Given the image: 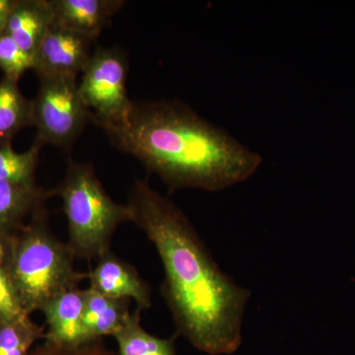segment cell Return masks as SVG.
Returning a JSON list of instances; mask_svg holds the SVG:
<instances>
[{"instance_id": "52a82bcc", "label": "cell", "mask_w": 355, "mask_h": 355, "mask_svg": "<svg viewBox=\"0 0 355 355\" xmlns=\"http://www.w3.org/2000/svg\"><path fill=\"white\" fill-rule=\"evenodd\" d=\"M94 40L62 26H51L35 53L34 70L41 77H76L90 60Z\"/></svg>"}, {"instance_id": "9a60e30c", "label": "cell", "mask_w": 355, "mask_h": 355, "mask_svg": "<svg viewBox=\"0 0 355 355\" xmlns=\"http://www.w3.org/2000/svg\"><path fill=\"white\" fill-rule=\"evenodd\" d=\"M33 125V100L27 99L18 81L0 79V144H12L23 128Z\"/></svg>"}, {"instance_id": "8fae6325", "label": "cell", "mask_w": 355, "mask_h": 355, "mask_svg": "<svg viewBox=\"0 0 355 355\" xmlns=\"http://www.w3.org/2000/svg\"><path fill=\"white\" fill-rule=\"evenodd\" d=\"M53 23L50 0H17L7 18L3 34L35 55Z\"/></svg>"}, {"instance_id": "ffe728a7", "label": "cell", "mask_w": 355, "mask_h": 355, "mask_svg": "<svg viewBox=\"0 0 355 355\" xmlns=\"http://www.w3.org/2000/svg\"><path fill=\"white\" fill-rule=\"evenodd\" d=\"M29 355H114L102 340L86 343L78 347H64L44 342L33 349Z\"/></svg>"}, {"instance_id": "7c38bea8", "label": "cell", "mask_w": 355, "mask_h": 355, "mask_svg": "<svg viewBox=\"0 0 355 355\" xmlns=\"http://www.w3.org/2000/svg\"><path fill=\"white\" fill-rule=\"evenodd\" d=\"M132 300L110 297L92 287L84 288L83 327L87 343L116 333L130 316Z\"/></svg>"}, {"instance_id": "603a6c76", "label": "cell", "mask_w": 355, "mask_h": 355, "mask_svg": "<svg viewBox=\"0 0 355 355\" xmlns=\"http://www.w3.org/2000/svg\"><path fill=\"white\" fill-rule=\"evenodd\" d=\"M3 30H4V27L3 26H2L1 24H0V35L2 34V33H3Z\"/></svg>"}, {"instance_id": "7402d4cb", "label": "cell", "mask_w": 355, "mask_h": 355, "mask_svg": "<svg viewBox=\"0 0 355 355\" xmlns=\"http://www.w3.org/2000/svg\"><path fill=\"white\" fill-rule=\"evenodd\" d=\"M17 0H0V24L6 26L7 18L10 15Z\"/></svg>"}, {"instance_id": "e0dca14e", "label": "cell", "mask_w": 355, "mask_h": 355, "mask_svg": "<svg viewBox=\"0 0 355 355\" xmlns=\"http://www.w3.org/2000/svg\"><path fill=\"white\" fill-rule=\"evenodd\" d=\"M41 146L34 142L25 153L14 150L12 144H0V181L22 186H36L35 172Z\"/></svg>"}, {"instance_id": "5bb4252c", "label": "cell", "mask_w": 355, "mask_h": 355, "mask_svg": "<svg viewBox=\"0 0 355 355\" xmlns=\"http://www.w3.org/2000/svg\"><path fill=\"white\" fill-rule=\"evenodd\" d=\"M141 312L137 308L113 336L119 355H177V334L167 338L151 335L142 326Z\"/></svg>"}, {"instance_id": "6da1fadb", "label": "cell", "mask_w": 355, "mask_h": 355, "mask_svg": "<svg viewBox=\"0 0 355 355\" xmlns=\"http://www.w3.org/2000/svg\"><path fill=\"white\" fill-rule=\"evenodd\" d=\"M132 221L153 243L162 263L161 294L178 336L209 355L241 347L251 291L221 270L190 219L169 198L137 180L128 195Z\"/></svg>"}, {"instance_id": "ba28073f", "label": "cell", "mask_w": 355, "mask_h": 355, "mask_svg": "<svg viewBox=\"0 0 355 355\" xmlns=\"http://www.w3.org/2000/svg\"><path fill=\"white\" fill-rule=\"evenodd\" d=\"M89 286L110 297L130 299L140 310L153 307V291L141 275L128 261L109 251L96 261L87 272Z\"/></svg>"}, {"instance_id": "30bf717a", "label": "cell", "mask_w": 355, "mask_h": 355, "mask_svg": "<svg viewBox=\"0 0 355 355\" xmlns=\"http://www.w3.org/2000/svg\"><path fill=\"white\" fill-rule=\"evenodd\" d=\"M53 24L95 40L112 17L125 4L123 0H50Z\"/></svg>"}, {"instance_id": "5b68a950", "label": "cell", "mask_w": 355, "mask_h": 355, "mask_svg": "<svg viewBox=\"0 0 355 355\" xmlns=\"http://www.w3.org/2000/svg\"><path fill=\"white\" fill-rule=\"evenodd\" d=\"M38 94L33 99L35 142L43 146L69 148L91 123L76 77H41Z\"/></svg>"}, {"instance_id": "44dd1931", "label": "cell", "mask_w": 355, "mask_h": 355, "mask_svg": "<svg viewBox=\"0 0 355 355\" xmlns=\"http://www.w3.org/2000/svg\"><path fill=\"white\" fill-rule=\"evenodd\" d=\"M15 234L16 232L10 233L0 231V266H6L7 261H8Z\"/></svg>"}, {"instance_id": "4fadbf2b", "label": "cell", "mask_w": 355, "mask_h": 355, "mask_svg": "<svg viewBox=\"0 0 355 355\" xmlns=\"http://www.w3.org/2000/svg\"><path fill=\"white\" fill-rule=\"evenodd\" d=\"M53 196L37 186H22L0 181V231L15 233L24 226L26 217L32 216Z\"/></svg>"}, {"instance_id": "3957f363", "label": "cell", "mask_w": 355, "mask_h": 355, "mask_svg": "<svg viewBox=\"0 0 355 355\" xmlns=\"http://www.w3.org/2000/svg\"><path fill=\"white\" fill-rule=\"evenodd\" d=\"M67 243L51 232L42 207L14 236L6 266L21 306L27 314L41 311L53 299L77 288L87 272H78Z\"/></svg>"}, {"instance_id": "9c48e42d", "label": "cell", "mask_w": 355, "mask_h": 355, "mask_svg": "<svg viewBox=\"0 0 355 355\" xmlns=\"http://www.w3.org/2000/svg\"><path fill=\"white\" fill-rule=\"evenodd\" d=\"M46 321L44 342L64 347L86 345L83 327L84 289L64 292L41 310Z\"/></svg>"}, {"instance_id": "7a4b0ae2", "label": "cell", "mask_w": 355, "mask_h": 355, "mask_svg": "<svg viewBox=\"0 0 355 355\" xmlns=\"http://www.w3.org/2000/svg\"><path fill=\"white\" fill-rule=\"evenodd\" d=\"M99 128L170 193L224 191L246 182L263 163L260 154L177 99L132 101L125 118Z\"/></svg>"}, {"instance_id": "d6986e66", "label": "cell", "mask_w": 355, "mask_h": 355, "mask_svg": "<svg viewBox=\"0 0 355 355\" xmlns=\"http://www.w3.org/2000/svg\"><path fill=\"white\" fill-rule=\"evenodd\" d=\"M29 315L23 309L6 268L0 266V320L17 319Z\"/></svg>"}, {"instance_id": "2e32d148", "label": "cell", "mask_w": 355, "mask_h": 355, "mask_svg": "<svg viewBox=\"0 0 355 355\" xmlns=\"http://www.w3.org/2000/svg\"><path fill=\"white\" fill-rule=\"evenodd\" d=\"M46 328L32 321L30 315L0 320V355H29L33 345L44 340Z\"/></svg>"}, {"instance_id": "277c9868", "label": "cell", "mask_w": 355, "mask_h": 355, "mask_svg": "<svg viewBox=\"0 0 355 355\" xmlns=\"http://www.w3.org/2000/svg\"><path fill=\"white\" fill-rule=\"evenodd\" d=\"M53 193L62 198L69 227L67 244L76 260L97 261L111 251L119 226L132 221L128 205L110 197L87 163L69 160L64 179Z\"/></svg>"}, {"instance_id": "ac0fdd59", "label": "cell", "mask_w": 355, "mask_h": 355, "mask_svg": "<svg viewBox=\"0 0 355 355\" xmlns=\"http://www.w3.org/2000/svg\"><path fill=\"white\" fill-rule=\"evenodd\" d=\"M35 58L23 50L10 37L0 35V69L4 76L19 81L27 70L34 69Z\"/></svg>"}, {"instance_id": "8992f818", "label": "cell", "mask_w": 355, "mask_h": 355, "mask_svg": "<svg viewBox=\"0 0 355 355\" xmlns=\"http://www.w3.org/2000/svg\"><path fill=\"white\" fill-rule=\"evenodd\" d=\"M128 60L116 48L98 46L78 83L79 93L91 113V123L101 127L127 116L132 100L127 91Z\"/></svg>"}]
</instances>
